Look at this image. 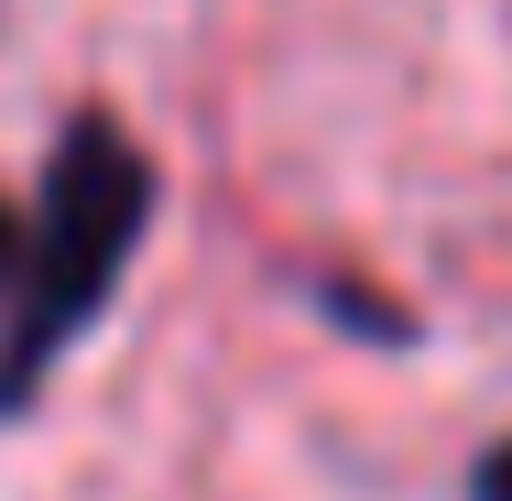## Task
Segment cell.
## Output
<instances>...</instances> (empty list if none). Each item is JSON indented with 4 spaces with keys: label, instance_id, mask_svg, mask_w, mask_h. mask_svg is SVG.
<instances>
[{
    "label": "cell",
    "instance_id": "obj_1",
    "mask_svg": "<svg viewBox=\"0 0 512 501\" xmlns=\"http://www.w3.org/2000/svg\"><path fill=\"white\" fill-rule=\"evenodd\" d=\"M142 229H153V153L120 120H66L44 164V218L22 229L11 284H0V414H22L44 393V371L99 327Z\"/></svg>",
    "mask_w": 512,
    "mask_h": 501
},
{
    "label": "cell",
    "instance_id": "obj_2",
    "mask_svg": "<svg viewBox=\"0 0 512 501\" xmlns=\"http://www.w3.org/2000/svg\"><path fill=\"white\" fill-rule=\"evenodd\" d=\"M469 491H480V501H512V436L491 447V458H480V480H469Z\"/></svg>",
    "mask_w": 512,
    "mask_h": 501
},
{
    "label": "cell",
    "instance_id": "obj_3",
    "mask_svg": "<svg viewBox=\"0 0 512 501\" xmlns=\"http://www.w3.org/2000/svg\"><path fill=\"white\" fill-rule=\"evenodd\" d=\"M11 251H22V229H11V207H0V284H11Z\"/></svg>",
    "mask_w": 512,
    "mask_h": 501
}]
</instances>
